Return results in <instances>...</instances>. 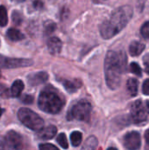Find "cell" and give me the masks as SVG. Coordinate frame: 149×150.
Returning <instances> with one entry per match:
<instances>
[{
	"instance_id": "obj_1",
	"label": "cell",
	"mask_w": 149,
	"mask_h": 150,
	"mask_svg": "<svg viewBox=\"0 0 149 150\" xmlns=\"http://www.w3.org/2000/svg\"><path fill=\"white\" fill-rule=\"evenodd\" d=\"M126 66V56L124 51L110 50L107 53L105 61V71L106 83L110 89L116 90L119 88Z\"/></svg>"
},
{
	"instance_id": "obj_2",
	"label": "cell",
	"mask_w": 149,
	"mask_h": 150,
	"mask_svg": "<svg viewBox=\"0 0 149 150\" xmlns=\"http://www.w3.org/2000/svg\"><path fill=\"white\" fill-rule=\"evenodd\" d=\"M133 8L124 5L118 8L110 17L103 22L100 26V33L104 39H111L117 35L131 20L133 17Z\"/></svg>"
},
{
	"instance_id": "obj_3",
	"label": "cell",
	"mask_w": 149,
	"mask_h": 150,
	"mask_svg": "<svg viewBox=\"0 0 149 150\" xmlns=\"http://www.w3.org/2000/svg\"><path fill=\"white\" fill-rule=\"evenodd\" d=\"M38 105L40 109L47 113L56 114L61 112L64 105V101L61 97L49 90L41 91L38 99Z\"/></svg>"
},
{
	"instance_id": "obj_4",
	"label": "cell",
	"mask_w": 149,
	"mask_h": 150,
	"mask_svg": "<svg viewBox=\"0 0 149 150\" xmlns=\"http://www.w3.org/2000/svg\"><path fill=\"white\" fill-rule=\"evenodd\" d=\"M18 118L24 126L33 131H39L44 126V120L27 108H20L18 112Z\"/></svg>"
},
{
	"instance_id": "obj_5",
	"label": "cell",
	"mask_w": 149,
	"mask_h": 150,
	"mask_svg": "<svg viewBox=\"0 0 149 150\" xmlns=\"http://www.w3.org/2000/svg\"><path fill=\"white\" fill-rule=\"evenodd\" d=\"M91 105L87 101H80L76 104L69 113V119L78 120L81 121H89L91 113Z\"/></svg>"
},
{
	"instance_id": "obj_6",
	"label": "cell",
	"mask_w": 149,
	"mask_h": 150,
	"mask_svg": "<svg viewBox=\"0 0 149 150\" xmlns=\"http://www.w3.org/2000/svg\"><path fill=\"white\" fill-rule=\"evenodd\" d=\"M33 64V62L30 59L22 58H8L0 55V68L2 69H15L29 67Z\"/></svg>"
},
{
	"instance_id": "obj_7",
	"label": "cell",
	"mask_w": 149,
	"mask_h": 150,
	"mask_svg": "<svg viewBox=\"0 0 149 150\" xmlns=\"http://www.w3.org/2000/svg\"><path fill=\"white\" fill-rule=\"evenodd\" d=\"M131 117L135 123H141L146 121L148 118V113L143 103L141 100H137L132 105Z\"/></svg>"
},
{
	"instance_id": "obj_8",
	"label": "cell",
	"mask_w": 149,
	"mask_h": 150,
	"mask_svg": "<svg viewBox=\"0 0 149 150\" xmlns=\"http://www.w3.org/2000/svg\"><path fill=\"white\" fill-rule=\"evenodd\" d=\"M123 144L126 149L130 150L138 149L141 145V135L137 132H130L124 136Z\"/></svg>"
},
{
	"instance_id": "obj_9",
	"label": "cell",
	"mask_w": 149,
	"mask_h": 150,
	"mask_svg": "<svg viewBox=\"0 0 149 150\" xmlns=\"http://www.w3.org/2000/svg\"><path fill=\"white\" fill-rule=\"evenodd\" d=\"M5 142L9 148L11 149H20L22 147V138L21 136L14 132V131H9L5 136Z\"/></svg>"
},
{
	"instance_id": "obj_10",
	"label": "cell",
	"mask_w": 149,
	"mask_h": 150,
	"mask_svg": "<svg viewBox=\"0 0 149 150\" xmlns=\"http://www.w3.org/2000/svg\"><path fill=\"white\" fill-rule=\"evenodd\" d=\"M56 133H57V128L54 126H48L47 127H42L41 129H40L36 136L40 140L47 141V140L53 139L56 135Z\"/></svg>"
},
{
	"instance_id": "obj_11",
	"label": "cell",
	"mask_w": 149,
	"mask_h": 150,
	"mask_svg": "<svg viewBox=\"0 0 149 150\" xmlns=\"http://www.w3.org/2000/svg\"><path fill=\"white\" fill-rule=\"evenodd\" d=\"M48 78V75L46 72H37L33 73L28 76V83L31 86H36L40 85L43 83H45Z\"/></svg>"
},
{
	"instance_id": "obj_12",
	"label": "cell",
	"mask_w": 149,
	"mask_h": 150,
	"mask_svg": "<svg viewBox=\"0 0 149 150\" xmlns=\"http://www.w3.org/2000/svg\"><path fill=\"white\" fill-rule=\"evenodd\" d=\"M61 40L57 37H52L47 40V48L52 54H57L61 49Z\"/></svg>"
},
{
	"instance_id": "obj_13",
	"label": "cell",
	"mask_w": 149,
	"mask_h": 150,
	"mask_svg": "<svg viewBox=\"0 0 149 150\" xmlns=\"http://www.w3.org/2000/svg\"><path fill=\"white\" fill-rule=\"evenodd\" d=\"M145 49V45L140 41H133L129 47V52L132 56L140 55Z\"/></svg>"
},
{
	"instance_id": "obj_14",
	"label": "cell",
	"mask_w": 149,
	"mask_h": 150,
	"mask_svg": "<svg viewBox=\"0 0 149 150\" xmlns=\"http://www.w3.org/2000/svg\"><path fill=\"white\" fill-rule=\"evenodd\" d=\"M25 84L21 80H16L14 81V83L11 85V97L14 98H18L20 96V94L22 93L23 90H24Z\"/></svg>"
},
{
	"instance_id": "obj_15",
	"label": "cell",
	"mask_w": 149,
	"mask_h": 150,
	"mask_svg": "<svg viewBox=\"0 0 149 150\" xmlns=\"http://www.w3.org/2000/svg\"><path fill=\"white\" fill-rule=\"evenodd\" d=\"M126 89L132 97L136 96L138 93V89H139L138 80H136L135 78H129L126 83Z\"/></svg>"
},
{
	"instance_id": "obj_16",
	"label": "cell",
	"mask_w": 149,
	"mask_h": 150,
	"mask_svg": "<svg viewBox=\"0 0 149 150\" xmlns=\"http://www.w3.org/2000/svg\"><path fill=\"white\" fill-rule=\"evenodd\" d=\"M6 35H7V37L9 38V40H11V41L22 40L25 38L24 34H23L20 31H18V30H17V29H15V28H10V29L7 31Z\"/></svg>"
},
{
	"instance_id": "obj_17",
	"label": "cell",
	"mask_w": 149,
	"mask_h": 150,
	"mask_svg": "<svg viewBox=\"0 0 149 150\" xmlns=\"http://www.w3.org/2000/svg\"><path fill=\"white\" fill-rule=\"evenodd\" d=\"M83 140V134L81 132L78 131H74L71 135H70V141H71V144L74 147H78Z\"/></svg>"
},
{
	"instance_id": "obj_18",
	"label": "cell",
	"mask_w": 149,
	"mask_h": 150,
	"mask_svg": "<svg viewBox=\"0 0 149 150\" xmlns=\"http://www.w3.org/2000/svg\"><path fill=\"white\" fill-rule=\"evenodd\" d=\"M97 146V139L95 136L89 137L83 146V149H94Z\"/></svg>"
},
{
	"instance_id": "obj_19",
	"label": "cell",
	"mask_w": 149,
	"mask_h": 150,
	"mask_svg": "<svg viewBox=\"0 0 149 150\" xmlns=\"http://www.w3.org/2000/svg\"><path fill=\"white\" fill-rule=\"evenodd\" d=\"M8 23V15L6 8L4 5H0V26H5Z\"/></svg>"
},
{
	"instance_id": "obj_20",
	"label": "cell",
	"mask_w": 149,
	"mask_h": 150,
	"mask_svg": "<svg viewBox=\"0 0 149 150\" xmlns=\"http://www.w3.org/2000/svg\"><path fill=\"white\" fill-rule=\"evenodd\" d=\"M64 87L66 88V90L68 91V92H75L78 88H79V85L76 84V83L74 82H71V81H68V80H64L62 82Z\"/></svg>"
},
{
	"instance_id": "obj_21",
	"label": "cell",
	"mask_w": 149,
	"mask_h": 150,
	"mask_svg": "<svg viewBox=\"0 0 149 150\" xmlns=\"http://www.w3.org/2000/svg\"><path fill=\"white\" fill-rule=\"evenodd\" d=\"M56 141H57V142L59 143V145H60L62 149H68V139H67L65 134H60L57 136Z\"/></svg>"
},
{
	"instance_id": "obj_22",
	"label": "cell",
	"mask_w": 149,
	"mask_h": 150,
	"mask_svg": "<svg viewBox=\"0 0 149 150\" xmlns=\"http://www.w3.org/2000/svg\"><path fill=\"white\" fill-rule=\"evenodd\" d=\"M130 70H131L132 73L135 74V75L138 76H142L141 68V67L139 66V64L136 63V62L131 63V65H130Z\"/></svg>"
},
{
	"instance_id": "obj_23",
	"label": "cell",
	"mask_w": 149,
	"mask_h": 150,
	"mask_svg": "<svg viewBox=\"0 0 149 150\" xmlns=\"http://www.w3.org/2000/svg\"><path fill=\"white\" fill-rule=\"evenodd\" d=\"M11 96V91L9 92V91L6 88V86L0 83V97L3 98H8Z\"/></svg>"
},
{
	"instance_id": "obj_24",
	"label": "cell",
	"mask_w": 149,
	"mask_h": 150,
	"mask_svg": "<svg viewBox=\"0 0 149 150\" xmlns=\"http://www.w3.org/2000/svg\"><path fill=\"white\" fill-rule=\"evenodd\" d=\"M141 33L145 39H149V21L146 22L141 28Z\"/></svg>"
},
{
	"instance_id": "obj_25",
	"label": "cell",
	"mask_w": 149,
	"mask_h": 150,
	"mask_svg": "<svg viewBox=\"0 0 149 150\" xmlns=\"http://www.w3.org/2000/svg\"><path fill=\"white\" fill-rule=\"evenodd\" d=\"M55 29V24L52 21H47L45 23V31L47 33H51Z\"/></svg>"
},
{
	"instance_id": "obj_26",
	"label": "cell",
	"mask_w": 149,
	"mask_h": 150,
	"mask_svg": "<svg viewBox=\"0 0 149 150\" xmlns=\"http://www.w3.org/2000/svg\"><path fill=\"white\" fill-rule=\"evenodd\" d=\"M12 20L16 25H20L22 22V15L18 11H14L12 13Z\"/></svg>"
},
{
	"instance_id": "obj_27",
	"label": "cell",
	"mask_w": 149,
	"mask_h": 150,
	"mask_svg": "<svg viewBox=\"0 0 149 150\" xmlns=\"http://www.w3.org/2000/svg\"><path fill=\"white\" fill-rule=\"evenodd\" d=\"M39 149L41 150H58V148L50 143H44L39 146Z\"/></svg>"
},
{
	"instance_id": "obj_28",
	"label": "cell",
	"mask_w": 149,
	"mask_h": 150,
	"mask_svg": "<svg viewBox=\"0 0 149 150\" xmlns=\"http://www.w3.org/2000/svg\"><path fill=\"white\" fill-rule=\"evenodd\" d=\"M142 91H143V94L149 96V79L144 82L143 86H142Z\"/></svg>"
},
{
	"instance_id": "obj_29",
	"label": "cell",
	"mask_w": 149,
	"mask_h": 150,
	"mask_svg": "<svg viewBox=\"0 0 149 150\" xmlns=\"http://www.w3.org/2000/svg\"><path fill=\"white\" fill-rule=\"evenodd\" d=\"M22 102L25 103V104H32L33 102V98L32 96H29V95H25L22 98H21Z\"/></svg>"
},
{
	"instance_id": "obj_30",
	"label": "cell",
	"mask_w": 149,
	"mask_h": 150,
	"mask_svg": "<svg viewBox=\"0 0 149 150\" xmlns=\"http://www.w3.org/2000/svg\"><path fill=\"white\" fill-rule=\"evenodd\" d=\"M145 140H146L147 143L149 145V129L147 130L146 133H145Z\"/></svg>"
},
{
	"instance_id": "obj_31",
	"label": "cell",
	"mask_w": 149,
	"mask_h": 150,
	"mask_svg": "<svg viewBox=\"0 0 149 150\" xmlns=\"http://www.w3.org/2000/svg\"><path fill=\"white\" fill-rule=\"evenodd\" d=\"M145 70L148 74H149V62H146V64H145Z\"/></svg>"
},
{
	"instance_id": "obj_32",
	"label": "cell",
	"mask_w": 149,
	"mask_h": 150,
	"mask_svg": "<svg viewBox=\"0 0 149 150\" xmlns=\"http://www.w3.org/2000/svg\"><path fill=\"white\" fill-rule=\"evenodd\" d=\"M41 5H42V3H41V2H40V1L34 2V6H35V7H39V6H41Z\"/></svg>"
},
{
	"instance_id": "obj_33",
	"label": "cell",
	"mask_w": 149,
	"mask_h": 150,
	"mask_svg": "<svg viewBox=\"0 0 149 150\" xmlns=\"http://www.w3.org/2000/svg\"><path fill=\"white\" fill-rule=\"evenodd\" d=\"M3 112H4V111H3V109H2V108H0V118H1V116H2Z\"/></svg>"
},
{
	"instance_id": "obj_34",
	"label": "cell",
	"mask_w": 149,
	"mask_h": 150,
	"mask_svg": "<svg viewBox=\"0 0 149 150\" xmlns=\"http://www.w3.org/2000/svg\"><path fill=\"white\" fill-rule=\"evenodd\" d=\"M147 106H148V112H149V101L147 103Z\"/></svg>"
},
{
	"instance_id": "obj_35",
	"label": "cell",
	"mask_w": 149,
	"mask_h": 150,
	"mask_svg": "<svg viewBox=\"0 0 149 150\" xmlns=\"http://www.w3.org/2000/svg\"><path fill=\"white\" fill-rule=\"evenodd\" d=\"M18 1H19V2H23V1H25V0H18Z\"/></svg>"
}]
</instances>
